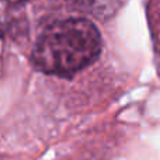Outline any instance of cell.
Listing matches in <instances>:
<instances>
[{"label":"cell","mask_w":160,"mask_h":160,"mask_svg":"<svg viewBox=\"0 0 160 160\" xmlns=\"http://www.w3.org/2000/svg\"><path fill=\"white\" fill-rule=\"evenodd\" d=\"M101 48V35L93 22L68 18L49 25L39 35L31 59L39 72L66 78L90 66Z\"/></svg>","instance_id":"1"},{"label":"cell","mask_w":160,"mask_h":160,"mask_svg":"<svg viewBox=\"0 0 160 160\" xmlns=\"http://www.w3.org/2000/svg\"><path fill=\"white\" fill-rule=\"evenodd\" d=\"M6 2H10V3H21V2H27V0H6Z\"/></svg>","instance_id":"3"},{"label":"cell","mask_w":160,"mask_h":160,"mask_svg":"<svg viewBox=\"0 0 160 160\" xmlns=\"http://www.w3.org/2000/svg\"><path fill=\"white\" fill-rule=\"evenodd\" d=\"M127 0H72V3L88 16L98 20H110L118 13Z\"/></svg>","instance_id":"2"}]
</instances>
